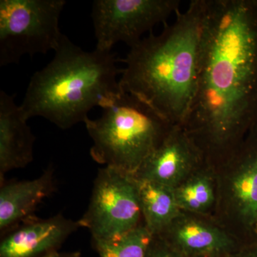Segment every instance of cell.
<instances>
[{"instance_id":"obj_5","label":"cell","mask_w":257,"mask_h":257,"mask_svg":"<svg viewBox=\"0 0 257 257\" xmlns=\"http://www.w3.org/2000/svg\"><path fill=\"white\" fill-rule=\"evenodd\" d=\"M64 0L0 1V66L18 64L24 55L54 52L63 34L59 23Z\"/></svg>"},{"instance_id":"obj_2","label":"cell","mask_w":257,"mask_h":257,"mask_svg":"<svg viewBox=\"0 0 257 257\" xmlns=\"http://www.w3.org/2000/svg\"><path fill=\"white\" fill-rule=\"evenodd\" d=\"M205 0H194L160 35L150 32L131 47L120 75L136 96L175 126L183 125L197 89Z\"/></svg>"},{"instance_id":"obj_15","label":"cell","mask_w":257,"mask_h":257,"mask_svg":"<svg viewBox=\"0 0 257 257\" xmlns=\"http://www.w3.org/2000/svg\"><path fill=\"white\" fill-rule=\"evenodd\" d=\"M155 236L140 224L126 234L106 240L92 241L99 257H146Z\"/></svg>"},{"instance_id":"obj_14","label":"cell","mask_w":257,"mask_h":257,"mask_svg":"<svg viewBox=\"0 0 257 257\" xmlns=\"http://www.w3.org/2000/svg\"><path fill=\"white\" fill-rule=\"evenodd\" d=\"M135 180L145 226L154 236H160L179 217L175 189L146 179Z\"/></svg>"},{"instance_id":"obj_21","label":"cell","mask_w":257,"mask_h":257,"mask_svg":"<svg viewBox=\"0 0 257 257\" xmlns=\"http://www.w3.org/2000/svg\"><path fill=\"white\" fill-rule=\"evenodd\" d=\"M205 257H213V256H205Z\"/></svg>"},{"instance_id":"obj_18","label":"cell","mask_w":257,"mask_h":257,"mask_svg":"<svg viewBox=\"0 0 257 257\" xmlns=\"http://www.w3.org/2000/svg\"><path fill=\"white\" fill-rule=\"evenodd\" d=\"M44 257H82L80 252L79 251H73V252H60V251H55V252L51 253Z\"/></svg>"},{"instance_id":"obj_8","label":"cell","mask_w":257,"mask_h":257,"mask_svg":"<svg viewBox=\"0 0 257 257\" xmlns=\"http://www.w3.org/2000/svg\"><path fill=\"white\" fill-rule=\"evenodd\" d=\"M80 227L78 221L62 214L40 219L35 216L2 235L0 257H44L58 251Z\"/></svg>"},{"instance_id":"obj_22","label":"cell","mask_w":257,"mask_h":257,"mask_svg":"<svg viewBox=\"0 0 257 257\" xmlns=\"http://www.w3.org/2000/svg\"><path fill=\"white\" fill-rule=\"evenodd\" d=\"M256 2H257V0H256Z\"/></svg>"},{"instance_id":"obj_13","label":"cell","mask_w":257,"mask_h":257,"mask_svg":"<svg viewBox=\"0 0 257 257\" xmlns=\"http://www.w3.org/2000/svg\"><path fill=\"white\" fill-rule=\"evenodd\" d=\"M178 218L165 231L172 244L175 243L184 254L214 256L226 252L232 246L227 234L215 226L194 219L178 220Z\"/></svg>"},{"instance_id":"obj_10","label":"cell","mask_w":257,"mask_h":257,"mask_svg":"<svg viewBox=\"0 0 257 257\" xmlns=\"http://www.w3.org/2000/svg\"><path fill=\"white\" fill-rule=\"evenodd\" d=\"M16 94L0 91V180L13 170L25 168L34 160L35 135L28 124Z\"/></svg>"},{"instance_id":"obj_17","label":"cell","mask_w":257,"mask_h":257,"mask_svg":"<svg viewBox=\"0 0 257 257\" xmlns=\"http://www.w3.org/2000/svg\"><path fill=\"white\" fill-rule=\"evenodd\" d=\"M146 257H178L175 249L160 236H155Z\"/></svg>"},{"instance_id":"obj_12","label":"cell","mask_w":257,"mask_h":257,"mask_svg":"<svg viewBox=\"0 0 257 257\" xmlns=\"http://www.w3.org/2000/svg\"><path fill=\"white\" fill-rule=\"evenodd\" d=\"M235 155L231 194L238 219L256 238L257 231V123Z\"/></svg>"},{"instance_id":"obj_3","label":"cell","mask_w":257,"mask_h":257,"mask_svg":"<svg viewBox=\"0 0 257 257\" xmlns=\"http://www.w3.org/2000/svg\"><path fill=\"white\" fill-rule=\"evenodd\" d=\"M121 60L112 52H87L63 35L50 63L32 76L20 104L27 119L45 118L61 130L84 122L121 92Z\"/></svg>"},{"instance_id":"obj_7","label":"cell","mask_w":257,"mask_h":257,"mask_svg":"<svg viewBox=\"0 0 257 257\" xmlns=\"http://www.w3.org/2000/svg\"><path fill=\"white\" fill-rule=\"evenodd\" d=\"M179 0H96L92 18L96 50L111 52L118 42L131 48L179 11Z\"/></svg>"},{"instance_id":"obj_6","label":"cell","mask_w":257,"mask_h":257,"mask_svg":"<svg viewBox=\"0 0 257 257\" xmlns=\"http://www.w3.org/2000/svg\"><path fill=\"white\" fill-rule=\"evenodd\" d=\"M141 217L135 177L111 167L99 169L80 227L90 231L92 241L110 239L138 227Z\"/></svg>"},{"instance_id":"obj_4","label":"cell","mask_w":257,"mask_h":257,"mask_svg":"<svg viewBox=\"0 0 257 257\" xmlns=\"http://www.w3.org/2000/svg\"><path fill=\"white\" fill-rule=\"evenodd\" d=\"M96 119L84 121L92 160L135 176L175 125L152 106L121 89Z\"/></svg>"},{"instance_id":"obj_19","label":"cell","mask_w":257,"mask_h":257,"mask_svg":"<svg viewBox=\"0 0 257 257\" xmlns=\"http://www.w3.org/2000/svg\"><path fill=\"white\" fill-rule=\"evenodd\" d=\"M236 257H257L256 245L255 244L254 246L246 248Z\"/></svg>"},{"instance_id":"obj_20","label":"cell","mask_w":257,"mask_h":257,"mask_svg":"<svg viewBox=\"0 0 257 257\" xmlns=\"http://www.w3.org/2000/svg\"><path fill=\"white\" fill-rule=\"evenodd\" d=\"M256 245L257 246V231H256Z\"/></svg>"},{"instance_id":"obj_11","label":"cell","mask_w":257,"mask_h":257,"mask_svg":"<svg viewBox=\"0 0 257 257\" xmlns=\"http://www.w3.org/2000/svg\"><path fill=\"white\" fill-rule=\"evenodd\" d=\"M55 169L52 165L31 180L1 182V236L23 221L35 217L37 207L55 191Z\"/></svg>"},{"instance_id":"obj_9","label":"cell","mask_w":257,"mask_h":257,"mask_svg":"<svg viewBox=\"0 0 257 257\" xmlns=\"http://www.w3.org/2000/svg\"><path fill=\"white\" fill-rule=\"evenodd\" d=\"M199 147L181 126H175L134 177L175 189L201 162Z\"/></svg>"},{"instance_id":"obj_1","label":"cell","mask_w":257,"mask_h":257,"mask_svg":"<svg viewBox=\"0 0 257 257\" xmlns=\"http://www.w3.org/2000/svg\"><path fill=\"white\" fill-rule=\"evenodd\" d=\"M256 123V0H205L197 89L182 126L204 155L236 151Z\"/></svg>"},{"instance_id":"obj_16","label":"cell","mask_w":257,"mask_h":257,"mask_svg":"<svg viewBox=\"0 0 257 257\" xmlns=\"http://www.w3.org/2000/svg\"><path fill=\"white\" fill-rule=\"evenodd\" d=\"M204 175L197 173L174 189L180 209L203 212L211 207L215 198L214 187L209 177Z\"/></svg>"}]
</instances>
